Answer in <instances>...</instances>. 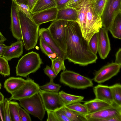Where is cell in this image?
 Returning <instances> with one entry per match:
<instances>
[{"label": "cell", "mask_w": 121, "mask_h": 121, "mask_svg": "<svg viewBox=\"0 0 121 121\" xmlns=\"http://www.w3.org/2000/svg\"><path fill=\"white\" fill-rule=\"evenodd\" d=\"M90 4V0H70L65 5L64 8H72L78 10Z\"/></svg>", "instance_id": "cell-28"}, {"label": "cell", "mask_w": 121, "mask_h": 121, "mask_svg": "<svg viewBox=\"0 0 121 121\" xmlns=\"http://www.w3.org/2000/svg\"><path fill=\"white\" fill-rule=\"evenodd\" d=\"M20 105L29 113L42 121L46 111L39 92L29 97L18 100Z\"/></svg>", "instance_id": "cell-6"}, {"label": "cell", "mask_w": 121, "mask_h": 121, "mask_svg": "<svg viewBox=\"0 0 121 121\" xmlns=\"http://www.w3.org/2000/svg\"><path fill=\"white\" fill-rule=\"evenodd\" d=\"M61 86L59 84L55 83L53 80L50 81L45 85L40 86V88L43 90L48 91L58 92Z\"/></svg>", "instance_id": "cell-34"}, {"label": "cell", "mask_w": 121, "mask_h": 121, "mask_svg": "<svg viewBox=\"0 0 121 121\" xmlns=\"http://www.w3.org/2000/svg\"><path fill=\"white\" fill-rule=\"evenodd\" d=\"M67 21L62 20H55L48 28L53 39L65 53L66 51V30Z\"/></svg>", "instance_id": "cell-8"}, {"label": "cell", "mask_w": 121, "mask_h": 121, "mask_svg": "<svg viewBox=\"0 0 121 121\" xmlns=\"http://www.w3.org/2000/svg\"><path fill=\"white\" fill-rule=\"evenodd\" d=\"M53 8H57L54 0H37L31 11L32 14Z\"/></svg>", "instance_id": "cell-22"}, {"label": "cell", "mask_w": 121, "mask_h": 121, "mask_svg": "<svg viewBox=\"0 0 121 121\" xmlns=\"http://www.w3.org/2000/svg\"><path fill=\"white\" fill-rule=\"evenodd\" d=\"M108 32L102 27L97 33L98 51L100 58L103 59L107 57L111 50Z\"/></svg>", "instance_id": "cell-13"}, {"label": "cell", "mask_w": 121, "mask_h": 121, "mask_svg": "<svg viewBox=\"0 0 121 121\" xmlns=\"http://www.w3.org/2000/svg\"><path fill=\"white\" fill-rule=\"evenodd\" d=\"M4 99V96L0 92V103L3 102Z\"/></svg>", "instance_id": "cell-49"}, {"label": "cell", "mask_w": 121, "mask_h": 121, "mask_svg": "<svg viewBox=\"0 0 121 121\" xmlns=\"http://www.w3.org/2000/svg\"><path fill=\"white\" fill-rule=\"evenodd\" d=\"M9 100L5 98L3 103V121H11L9 104Z\"/></svg>", "instance_id": "cell-36"}, {"label": "cell", "mask_w": 121, "mask_h": 121, "mask_svg": "<svg viewBox=\"0 0 121 121\" xmlns=\"http://www.w3.org/2000/svg\"><path fill=\"white\" fill-rule=\"evenodd\" d=\"M85 116L87 121H108L110 118L121 116V107L114 105Z\"/></svg>", "instance_id": "cell-10"}, {"label": "cell", "mask_w": 121, "mask_h": 121, "mask_svg": "<svg viewBox=\"0 0 121 121\" xmlns=\"http://www.w3.org/2000/svg\"><path fill=\"white\" fill-rule=\"evenodd\" d=\"M70 0H54L58 9L64 8L65 5Z\"/></svg>", "instance_id": "cell-42"}, {"label": "cell", "mask_w": 121, "mask_h": 121, "mask_svg": "<svg viewBox=\"0 0 121 121\" xmlns=\"http://www.w3.org/2000/svg\"><path fill=\"white\" fill-rule=\"evenodd\" d=\"M109 30L113 37L121 39V13L118 14L116 17Z\"/></svg>", "instance_id": "cell-24"}, {"label": "cell", "mask_w": 121, "mask_h": 121, "mask_svg": "<svg viewBox=\"0 0 121 121\" xmlns=\"http://www.w3.org/2000/svg\"><path fill=\"white\" fill-rule=\"evenodd\" d=\"M43 62L39 54L32 51L25 54L18 60L16 67V75L23 77L36 72Z\"/></svg>", "instance_id": "cell-4"}, {"label": "cell", "mask_w": 121, "mask_h": 121, "mask_svg": "<svg viewBox=\"0 0 121 121\" xmlns=\"http://www.w3.org/2000/svg\"><path fill=\"white\" fill-rule=\"evenodd\" d=\"M47 114V121H58L54 111H46Z\"/></svg>", "instance_id": "cell-41"}, {"label": "cell", "mask_w": 121, "mask_h": 121, "mask_svg": "<svg viewBox=\"0 0 121 121\" xmlns=\"http://www.w3.org/2000/svg\"><path fill=\"white\" fill-rule=\"evenodd\" d=\"M54 112L58 121H70L61 108Z\"/></svg>", "instance_id": "cell-40"}, {"label": "cell", "mask_w": 121, "mask_h": 121, "mask_svg": "<svg viewBox=\"0 0 121 121\" xmlns=\"http://www.w3.org/2000/svg\"><path fill=\"white\" fill-rule=\"evenodd\" d=\"M65 54L69 62L82 66L95 63L97 59L90 50L88 42L83 38L76 21H67Z\"/></svg>", "instance_id": "cell-1"}, {"label": "cell", "mask_w": 121, "mask_h": 121, "mask_svg": "<svg viewBox=\"0 0 121 121\" xmlns=\"http://www.w3.org/2000/svg\"><path fill=\"white\" fill-rule=\"evenodd\" d=\"M39 45L42 52L51 60L57 56L56 54L47 44L43 38L40 37Z\"/></svg>", "instance_id": "cell-29"}, {"label": "cell", "mask_w": 121, "mask_h": 121, "mask_svg": "<svg viewBox=\"0 0 121 121\" xmlns=\"http://www.w3.org/2000/svg\"><path fill=\"white\" fill-rule=\"evenodd\" d=\"M121 66V49L120 48L116 52L114 62Z\"/></svg>", "instance_id": "cell-43"}, {"label": "cell", "mask_w": 121, "mask_h": 121, "mask_svg": "<svg viewBox=\"0 0 121 121\" xmlns=\"http://www.w3.org/2000/svg\"><path fill=\"white\" fill-rule=\"evenodd\" d=\"M17 4H23L27 5L28 0H13Z\"/></svg>", "instance_id": "cell-47"}, {"label": "cell", "mask_w": 121, "mask_h": 121, "mask_svg": "<svg viewBox=\"0 0 121 121\" xmlns=\"http://www.w3.org/2000/svg\"><path fill=\"white\" fill-rule=\"evenodd\" d=\"M37 0H28L27 5L31 11L32 9Z\"/></svg>", "instance_id": "cell-44"}, {"label": "cell", "mask_w": 121, "mask_h": 121, "mask_svg": "<svg viewBox=\"0 0 121 121\" xmlns=\"http://www.w3.org/2000/svg\"><path fill=\"white\" fill-rule=\"evenodd\" d=\"M66 106L69 109L84 115L85 116L88 114L86 106L80 102L76 103Z\"/></svg>", "instance_id": "cell-32"}, {"label": "cell", "mask_w": 121, "mask_h": 121, "mask_svg": "<svg viewBox=\"0 0 121 121\" xmlns=\"http://www.w3.org/2000/svg\"><path fill=\"white\" fill-rule=\"evenodd\" d=\"M107 0H95L92 3L94 12L97 15L101 16Z\"/></svg>", "instance_id": "cell-31"}, {"label": "cell", "mask_w": 121, "mask_h": 121, "mask_svg": "<svg viewBox=\"0 0 121 121\" xmlns=\"http://www.w3.org/2000/svg\"><path fill=\"white\" fill-rule=\"evenodd\" d=\"M40 86L29 77H27L24 84L18 90L11 94L8 99L18 100L30 97L39 92Z\"/></svg>", "instance_id": "cell-11"}, {"label": "cell", "mask_w": 121, "mask_h": 121, "mask_svg": "<svg viewBox=\"0 0 121 121\" xmlns=\"http://www.w3.org/2000/svg\"><path fill=\"white\" fill-rule=\"evenodd\" d=\"M39 93L46 111H55L65 106L58 92L46 91L40 88Z\"/></svg>", "instance_id": "cell-9"}, {"label": "cell", "mask_w": 121, "mask_h": 121, "mask_svg": "<svg viewBox=\"0 0 121 121\" xmlns=\"http://www.w3.org/2000/svg\"><path fill=\"white\" fill-rule=\"evenodd\" d=\"M93 91L95 98L105 102L112 105H116L114 101L109 86L98 84L94 87Z\"/></svg>", "instance_id": "cell-18"}, {"label": "cell", "mask_w": 121, "mask_h": 121, "mask_svg": "<svg viewBox=\"0 0 121 121\" xmlns=\"http://www.w3.org/2000/svg\"><path fill=\"white\" fill-rule=\"evenodd\" d=\"M39 35L56 54L57 56L64 60L66 59L65 53L61 49L53 39L48 28H42L39 29Z\"/></svg>", "instance_id": "cell-17"}, {"label": "cell", "mask_w": 121, "mask_h": 121, "mask_svg": "<svg viewBox=\"0 0 121 121\" xmlns=\"http://www.w3.org/2000/svg\"><path fill=\"white\" fill-rule=\"evenodd\" d=\"M59 94L65 106L76 103L80 102L84 99V97L83 96L70 94L63 91L59 92Z\"/></svg>", "instance_id": "cell-23"}, {"label": "cell", "mask_w": 121, "mask_h": 121, "mask_svg": "<svg viewBox=\"0 0 121 121\" xmlns=\"http://www.w3.org/2000/svg\"><path fill=\"white\" fill-rule=\"evenodd\" d=\"M24 46L22 40H17L9 46H6L2 56L8 61L13 58H18L23 53Z\"/></svg>", "instance_id": "cell-16"}, {"label": "cell", "mask_w": 121, "mask_h": 121, "mask_svg": "<svg viewBox=\"0 0 121 121\" xmlns=\"http://www.w3.org/2000/svg\"><path fill=\"white\" fill-rule=\"evenodd\" d=\"M18 8L21 11L31 19L33 20L32 15L27 5L23 4H17Z\"/></svg>", "instance_id": "cell-37"}, {"label": "cell", "mask_w": 121, "mask_h": 121, "mask_svg": "<svg viewBox=\"0 0 121 121\" xmlns=\"http://www.w3.org/2000/svg\"><path fill=\"white\" fill-rule=\"evenodd\" d=\"M78 18L77 10L73 8H68L58 9L55 20H62L77 22Z\"/></svg>", "instance_id": "cell-21"}, {"label": "cell", "mask_w": 121, "mask_h": 121, "mask_svg": "<svg viewBox=\"0 0 121 121\" xmlns=\"http://www.w3.org/2000/svg\"><path fill=\"white\" fill-rule=\"evenodd\" d=\"M19 116L21 121H31V118L29 113L20 106L19 109Z\"/></svg>", "instance_id": "cell-38"}, {"label": "cell", "mask_w": 121, "mask_h": 121, "mask_svg": "<svg viewBox=\"0 0 121 121\" xmlns=\"http://www.w3.org/2000/svg\"><path fill=\"white\" fill-rule=\"evenodd\" d=\"M88 45L91 52L96 55L98 51L97 33H95L88 41Z\"/></svg>", "instance_id": "cell-35"}, {"label": "cell", "mask_w": 121, "mask_h": 121, "mask_svg": "<svg viewBox=\"0 0 121 121\" xmlns=\"http://www.w3.org/2000/svg\"><path fill=\"white\" fill-rule=\"evenodd\" d=\"M114 103L121 107V85L117 83L109 86Z\"/></svg>", "instance_id": "cell-26"}, {"label": "cell", "mask_w": 121, "mask_h": 121, "mask_svg": "<svg viewBox=\"0 0 121 121\" xmlns=\"http://www.w3.org/2000/svg\"><path fill=\"white\" fill-rule=\"evenodd\" d=\"M121 0H107L100 16L102 27L108 31L117 15L121 13Z\"/></svg>", "instance_id": "cell-7"}, {"label": "cell", "mask_w": 121, "mask_h": 121, "mask_svg": "<svg viewBox=\"0 0 121 121\" xmlns=\"http://www.w3.org/2000/svg\"><path fill=\"white\" fill-rule=\"evenodd\" d=\"M83 104L87 108L88 114L95 112L113 106L105 102L95 98L85 102Z\"/></svg>", "instance_id": "cell-20"}, {"label": "cell", "mask_w": 121, "mask_h": 121, "mask_svg": "<svg viewBox=\"0 0 121 121\" xmlns=\"http://www.w3.org/2000/svg\"><path fill=\"white\" fill-rule=\"evenodd\" d=\"M77 10V22L83 37L88 42L93 35L97 33L102 27L101 17L94 12L92 4Z\"/></svg>", "instance_id": "cell-2"}, {"label": "cell", "mask_w": 121, "mask_h": 121, "mask_svg": "<svg viewBox=\"0 0 121 121\" xmlns=\"http://www.w3.org/2000/svg\"><path fill=\"white\" fill-rule=\"evenodd\" d=\"M43 70L44 73L49 78L50 80H54L57 76L51 67L47 65Z\"/></svg>", "instance_id": "cell-39"}, {"label": "cell", "mask_w": 121, "mask_h": 121, "mask_svg": "<svg viewBox=\"0 0 121 121\" xmlns=\"http://www.w3.org/2000/svg\"><path fill=\"white\" fill-rule=\"evenodd\" d=\"M22 40L26 50L33 49L37 44L39 37V26L28 17L18 8Z\"/></svg>", "instance_id": "cell-3"}, {"label": "cell", "mask_w": 121, "mask_h": 121, "mask_svg": "<svg viewBox=\"0 0 121 121\" xmlns=\"http://www.w3.org/2000/svg\"><path fill=\"white\" fill-rule=\"evenodd\" d=\"M3 102L0 103V121H3Z\"/></svg>", "instance_id": "cell-45"}, {"label": "cell", "mask_w": 121, "mask_h": 121, "mask_svg": "<svg viewBox=\"0 0 121 121\" xmlns=\"http://www.w3.org/2000/svg\"><path fill=\"white\" fill-rule=\"evenodd\" d=\"M95 0H90V3L92 4L93 3Z\"/></svg>", "instance_id": "cell-50"}, {"label": "cell", "mask_w": 121, "mask_h": 121, "mask_svg": "<svg viewBox=\"0 0 121 121\" xmlns=\"http://www.w3.org/2000/svg\"><path fill=\"white\" fill-rule=\"evenodd\" d=\"M10 69L8 60L0 56V74L5 77L10 74Z\"/></svg>", "instance_id": "cell-33"}, {"label": "cell", "mask_w": 121, "mask_h": 121, "mask_svg": "<svg viewBox=\"0 0 121 121\" xmlns=\"http://www.w3.org/2000/svg\"><path fill=\"white\" fill-rule=\"evenodd\" d=\"M61 109L70 121H87L85 116L69 109L66 106Z\"/></svg>", "instance_id": "cell-25"}, {"label": "cell", "mask_w": 121, "mask_h": 121, "mask_svg": "<svg viewBox=\"0 0 121 121\" xmlns=\"http://www.w3.org/2000/svg\"><path fill=\"white\" fill-rule=\"evenodd\" d=\"M121 67V65L115 62L109 63L96 72L93 80L98 83L104 82L117 75Z\"/></svg>", "instance_id": "cell-12"}, {"label": "cell", "mask_w": 121, "mask_h": 121, "mask_svg": "<svg viewBox=\"0 0 121 121\" xmlns=\"http://www.w3.org/2000/svg\"><path fill=\"white\" fill-rule=\"evenodd\" d=\"M52 61L51 67L57 75L61 70H66L64 61L61 58L58 56L51 60Z\"/></svg>", "instance_id": "cell-30"}, {"label": "cell", "mask_w": 121, "mask_h": 121, "mask_svg": "<svg viewBox=\"0 0 121 121\" xmlns=\"http://www.w3.org/2000/svg\"><path fill=\"white\" fill-rule=\"evenodd\" d=\"M9 104L11 121H21L19 114L18 103L9 100Z\"/></svg>", "instance_id": "cell-27"}, {"label": "cell", "mask_w": 121, "mask_h": 121, "mask_svg": "<svg viewBox=\"0 0 121 121\" xmlns=\"http://www.w3.org/2000/svg\"><path fill=\"white\" fill-rule=\"evenodd\" d=\"M6 39L0 31V43H3L6 40Z\"/></svg>", "instance_id": "cell-48"}, {"label": "cell", "mask_w": 121, "mask_h": 121, "mask_svg": "<svg viewBox=\"0 0 121 121\" xmlns=\"http://www.w3.org/2000/svg\"><path fill=\"white\" fill-rule=\"evenodd\" d=\"M26 80L21 77H11L6 80L4 86L11 94L19 90L25 83Z\"/></svg>", "instance_id": "cell-19"}, {"label": "cell", "mask_w": 121, "mask_h": 121, "mask_svg": "<svg viewBox=\"0 0 121 121\" xmlns=\"http://www.w3.org/2000/svg\"><path fill=\"white\" fill-rule=\"evenodd\" d=\"M1 84L0 83V89H1Z\"/></svg>", "instance_id": "cell-51"}, {"label": "cell", "mask_w": 121, "mask_h": 121, "mask_svg": "<svg viewBox=\"0 0 121 121\" xmlns=\"http://www.w3.org/2000/svg\"><path fill=\"white\" fill-rule=\"evenodd\" d=\"M6 45L2 43H0V56H2L4 49Z\"/></svg>", "instance_id": "cell-46"}, {"label": "cell", "mask_w": 121, "mask_h": 121, "mask_svg": "<svg viewBox=\"0 0 121 121\" xmlns=\"http://www.w3.org/2000/svg\"><path fill=\"white\" fill-rule=\"evenodd\" d=\"M11 0V30L15 38L17 40H22L17 5L16 2Z\"/></svg>", "instance_id": "cell-14"}, {"label": "cell", "mask_w": 121, "mask_h": 121, "mask_svg": "<svg viewBox=\"0 0 121 121\" xmlns=\"http://www.w3.org/2000/svg\"><path fill=\"white\" fill-rule=\"evenodd\" d=\"M58 9L53 8L43 10L32 14L34 22L37 25L54 21L56 18Z\"/></svg>", "instance_id": "cell-15"}, {"label": "cell", "mask_w": 121, "mask_h": 121, "mask_svg": "<svg viewBox=\"0 0 121 121\" xmlns=\"http://www.w3.org/2000/svg\"><path fill=\"white\" fill-rule=\"evenodd\" d=\"M60 82L69 87L78 89H83L92 87L91 79L74 71L65 70L60 75Z\"/></svg>", "instance_id": "cell-5"}]
</instances>
